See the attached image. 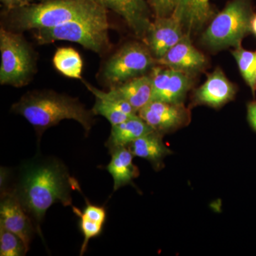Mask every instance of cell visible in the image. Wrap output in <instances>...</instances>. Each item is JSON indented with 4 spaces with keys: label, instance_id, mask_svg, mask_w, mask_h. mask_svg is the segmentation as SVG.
<instances>
[{
    "label": "cell",
    "instance_id": "52a82bcc",
    "mask_svg": "<svg viewBox=\"0 0 256 256\" xmlns=\"http://www.w3.org/2000/svg\"><path fill=\"white\" fill-rule=\"evenodd\" d=\"M154 63L150 50L141 44L129 43L106 62L102 76L110 84L119 85L144 75Z\"/></svg>",
    "mask_w": 256,
    "mask_h": 256
},
{
    "label": "cell",
    "instance_id": "9c48e42d",
    "mask_svg": "<svg viewBox=\"0 0 256 256\" xmlns=\"http://www.w3.org/2000/svg\"><path fill=\"white\" fill-rule=\"evenodd\" d=\"M138 116L162 134L186 126L190 118V112L183 104L154 100L138 111Z\"/></svg>",
    "mask_w": 256,
    "mask_h": 256
},
{
    "label": "cell",
    "instance_id": "4dcf8cb0",
    "mask_svg": "<svg viewBox=\"0 0 256 256\" xmlns=\"http://www.w3.org/2000/svg\"><path fill=\"white\" fill-rule=\"evenodd\" d=\"M255 85H256V82H255Z\"/></svg>",
    "mask_w": 256,
    "mask_h": 256
},
{
    "label": "cell",
    "instance_id": "2e32d148",
    "mask_svg": "<svg viewBox=\"0 0 256 256\" xmlns=\"http://www.w3.org/2000/svg\"><path fill=\"white\" fill-rule=\"evenodd\" d=\"M210 0H176L173 16L182 25L185 33L190 35L214 18Z\"/></svg>",
    "mask_w": 256,
    "mask_h": 256
},
{
    "label": "cell",
    "instance_id": "f546056e",
    "mask_svg": "<svg viewBox=\"0 0 256 256\" xmlns=\"http://www.w3.org/2000/svg\"><path fill=\"white\" fill-rule=\"evenodd\" d=\"M30 0H20V6H22V5L26 4V2H28Z\"/></svg>",
    "mask_w": 256,
    "mask_h": 256
},
{
    "label": "cell",
    "instance_id": "ac0fdd59",
    "mask_svg": "<svg viewBox=\"0 0 256 256\" xmlns=\"http://www.w3.org/2000/svg\"><path fill=\"white\" fill-rule=\"evenodd\" d=\"M110 92L126 100L136 112L152 101V85L150 76H141L112 88Z\"/></svg>",
    "mask_w": 256,
    "mask_h": 256
},
{
    "label": "cell",
    "instance_id": "4fadbf2b",
    "mask_svg": "<svg viewBox=\"0 0 256 256\" xmlns=\"http://www.w3.org/2000/svg\"><path fill=\"white\" fill-rule=\"evenodd\" d=\"M168 68L193 73L206 65V57L192 44L190 35L185 36L170 48L162 57L156 60Z\"/></svg>",
    "mask_w": 256,
    "mask_h": 256
},
{
    "label": "cell",
    "instance_id": "7c38bea8",
    "mask_svg": "<svg viewBox=\"0 0 256 256\" xmlns=\"http://www.w3.org/2000/svg\"><path fill=\"white\" fill-rule=\"evenodd\" d=\"M124 18L138 37L146 38L151 26L146 0H97Z\"/></svg>",
    "mask_w": 256,
    "mask_h": 256
},
{
    "label": "cell",
    "instance_id": "7a4b0ae2",
    "mask_svg": "<svg viewBox=\"0 0 256 256\" xmlns=\"http://www.w3.org/2000/svg\"><path fill=\"white\" fill-rule=\"evenodd\" d=\"M12 110L23 116L40 138L46 130L63 120L77 121L87 134L94 124L92 111L87 110L77 99L55 92H28L12 106Z\"/></svg>",
    "mask_w": 256,
    "mask_h": 256
},
{
    "label": "cell",
    "instance_id": "6da1fadb",
    "mask_svg": "<svg viewBox=\"0 0 256 256\" xmlns=\"http://www.w3.org/2000/svg\"><path fill=\"white\" fill-rule=\"evenodd\" d=\"M76 190L82 191L80 185L64 163L43 158L24 164L16 183L8 192L18 198L42 238L41 226L47 210L56 203L72 206V193Z\"/></svg>",
    "mask_w": 256,
    "mask_h": 256
},
{
    "label": "cell",
    "instance_id": "ffe728a7",
    "mask_svg": "<svg viewBox=\"0 0 256 256\" xmlns=\"http://www.w3.org/2000/svg\"><path fill=\"white\" fill-rule=\"evenodd\" d=\"M111 160L107 169L114 178V191L130 184L140 174L138 166L132 162L133 154L128 148H120L111 152Z\"/></svg>",
    "mask_w": 256,
    "mask_h": 256
},
{
    "label": "cell",
    "instance_id": "44dd1931",
    "mask_svg": "<svg viewBox=\"0 0 256 256\" xmlns=\"http://www.w3.org/2000/svg\"><path fill=\"white\" fill-rule=\"evenodd\" d=\"M53 63L56 69L62 75L70 78H82V58L74 48H58L54 56Z\"/></svg>",
    "mask_w": 256,
    "mask_h": 256
},
{
    "label": "cell",
    "instance_id": "8992f818",
    "mask_svg": "<svg viewBox=\"0 0 256 256\" xmlns=\"http://www.w3.org/2000/svg\"><path fill=\"white\" fill-rule=\"evenodd\" d=\"M0 82L2 85L22 87L26 85L35 72L34 57L31 47L20 33L0 30Z\"/></svg>",
    "mask_w": 256,
    "mask_h": 256
},
{
    "label": "cell",
    "instance_id": "30bf717a",
    "mask_svg": "<svg viewBox=\"0 0 256 256\" xmlns=\"http://www.w3.org/2000/svg\"><path fill=\"white\" fill-rule=\"evenodd\" d=\"M0 225L18 236L30 250L36 226L18 198L11 192L1 194Z\"/></svg>",
    "mask_w": 256,
    "mask_h": 256
},
{
    "label": "cell",
    "instance_id": "ba28073f",
    "mask_svg": "<svg viewBox=\"0 0 256 256\" xmlns=\"http://www.w3.org/2000/svg\"><path fill=\"white\" fill-rule=\"evenodd\" d=\"M152 70V101L183 104L184 99L191 86L192 80L188 74L173 68L160 67Z\"/></svg>",
    "mask_w": 256,
    "mask_h": 256
},
{
    "label": "cell",
    "instance_id": "d4e9b609",
    "mask_svg": "<svg viewBox=\"0 0 256 256\" xmlns=\"http://www.w3.org/2000/svg\"><path fill=\"white\" fill-rule=\"evenodd\" d=\"M156 18L172 16L176 8V0H146Z\"/></svg>",
    "mask_w": 256,
    "mask_h": 256
},
{
    "label": "cell",
    "instance_id": "277c9868",
    "mask_svg": "<svg viewBox=\"0 0 256 256\" xmlns=\"http://www.w3.org/2000/svg\"><path fill=\"white\" fill-rule=\"evenodd\" d=\"M252 5L248 0H233L214 16L203 34L202 41L214 50L229 46L238 48L252 31Z\"/></svg>",
    "mask_w": 256,
    "mask_h": 256
},
{
    "label": "cell",
    "instance_id": "603a6c76",
    "mask_svg": "<svg viewBox=\"0 0 256 256\" xmlns=\"http://www.w3.org/2000/svg\"><path fill=\"white\" fill-rule=\"evenodd\" d=\"M28 250L18 236L0 225V256H22Z\"/></svg>",
    "mask_w": 256,
    "mask_h": 256
},
{
    "label": "cell",
    "instance_id": "5b68a950",
    "mask_svg": "<svg viewBox=\"0 0 256 256\" xmlns=\"http://www.w3.org/2000/svg\"><path fill=\"white\" fill-rule=\"evenodd\" d=\"M108 28L106 14L70 22L54 28L36 30L34 36L40 44L56 41L75 42L100 54L109 46Z\"/></svg>",
    "mask_w": 256,
    "mask_h": 256
},
{
    "label": "cell",
    "instance_id": "e0dca14e",
    "mask_svg": "<svg viewBox=\"0 0 256 256\" xmlns=\"http://www.w3.org/2000/svg\"><path fill=\"white\" fill-rule=\"evenodd\" d=\"M154 131L138 114L124 122L112 126L106 146L111 152L120 148H128L131 143L144 134Z\"/></svg>",
    "mask_w": 256,
    "mask_h": 256
},
{
    "label": "cell",
    "instance_id": "f1b7e54d",
    "mask_svg": "<svg viewBox=\"0 0 256 256\" xmlns=\"http://www.w3.org/2000/svg\"><path fill=\"white\" fill-rule=\"evenodd\" d=\"M252 31L256 36V14H254L252 18Z\"/></svg>",
    "mask_w": 256,
    "mask_h": 256
},
{
    "label": "cell",
    "instance_id": "8fae6325",
    "mask_svg": "<svg viewBox=\"0 0 256 256\" xmlns=\"http://www.w3.org/2000/svg\"><path fill=\"white\" fill-rule=\"evenodd\" d=\"M185 34L182 25L173 15L156 18V21L152 22L146 36L149 50L156 60H159Z\"/></svg>",
    "mask_w": 256,
    "mask_h": 256
},
{
    "label": "cell",
    "instance_id": "9a60e30c",
    "mask_svg": "<svg viewBox=\"0 0 256 256\" xmlns=\"http://www.w3.org/2000/svg\"><path fill=\"white\" fill-rule=\"evenodd\" d=\"M84 84L96 98L92 112L94 114L104 116L110 122L111 126L121 124L137 116V112L130 104L118 98L110 90L104 92L86 82H84Z\"/></svg>",
    "mask_w": 256,
    "mask_h": 256
},
{
    "label": "cell",
    "instance_id": "3957f363",
    "mask_svg": "<svg viewBox=\"0 0 256 256\" xmlns=\"http://www.w3.org/2000/svg\"><path fill=\"white\" fill-rule=\"evenodd\" d=\"M13 10L10 26L20 32L54 28L70 22L102 16L107 14L108 9L97 0H48Z\"/></svg>",
    "mask_w": 256,
    "mask_h": 256
},
{
    "label": "cell",
    "instance_id": "7402d4cb",
    "mask_svg": "<svg viewBox=\"0 0 256 256\" xmlns=\"http://www.w3.org/2000/svg\"><path fill=\"white\" fill-rule=\"evenodd\" d=\"M232 54L238 64L242 78L252 88V94H255L256 52L246 50L239 46L232 52Z\"/></svg>",
    "mask_w": 256,
    "mask_h": 256
},
{
    "label": "cell",
    "instance_id": "484cf974",
    "mask_svg": "<svg viewBox=\"0 0 256 256\" xmlns=\"http://www.w3.org/2000/svg\"><path fill=\"white\" fill-rule=\"evenodd\" d=\"M85 200L86 201V206L82 210V213L90 220H95L98 223L105 224L106 220V208L104 206L92 204L90 202L88 201L86 198H85Z\"/></svg>",
    "mask_w": 256,
    "mask_h": 256
},
{
    "label": "cell",
    "instance_id": "83f0119b",
    "mask_svg": "<svg viewBox=\"0 0 256 256\" xmlns=\"http://www.w3.org/2000/svg\"><path fill=\"white\" fill-rule=\"evenodd\" d=\"M2 2H4L8 8H11V9H14L16 8V6H20V0H2Z\"/></svg>",
    "mask_w": 256,
    "mask_h": 256
},
{
    "label": "cell",
    "instance_id": "cb8c5ba5",
    "mask_svg": "<svg viewBox=\"0 0 256 256\" xmlns=\"http://www.w3.org/2000/svg\"><path fill=\"white\" fill-rule=\"evenodd\" d=\"M73 212L77 216H78L80 224L79 226L84 238L80 252V256H82L86 252L89 240L99 236L102 233L104 224L98 223L95 220L88 218L82 213V210L76 207L73 206Z\"/></svg>",
    "mask_w": 256,
    "mask_h": 256
},
{
    "label": "cell",
    "instance_id": "5bb4252c",
    "mask_svg": "<svg viewBox=\"0 0 256 256\" xmlns=\"http://www.w3.org/2000/svg\"><path fill=\"white\" fill-rule=\"evenodd\" d=\"M236 88L226 76L222 69H216L204 84L195 92V102L202 105L220 108L234 98Z\"/></svg>",
    "mask_w": 256,
    "mask_h": 256
},
{
    "label": "cell",
    "instance_id": "d6986e66",
    "mask_svg": "<svg viewBox=\"0 0 256 256\" xmlns=\"http://www.w3.org/2000/svg\"><path fill=\"white\" fill-rule=\"evenodd\" d=\"M133 156L149 161L156 169H159L165 156L171 154L162 140V134L156 131L144 134L128 146Z\"/></svg>",
    "mask_w": 256,
    "mask_h": 256
},
{
    "label": "cell",
    "instance_id": "4316f807",
    "mask_svg": "<svg viewBox=\"0 0 256 256\" xmlns=\"http://www.w3.org/2000/svg\"><path fill=\"white\" fill-rule=\"evenodd\" d=\"M248 120L256 132V101L250 102L248 105Z\"/></svg>",
    "mask_w": 256,
    "mask_h": 256
}]
</instances>
